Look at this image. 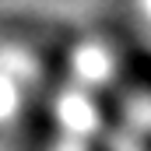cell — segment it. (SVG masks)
<instances>
[{
    "label": "cell",
    "instance_id": "obj_1",
    "mask_svg": "<svg viewBox=\"0 0 151 151\" xmlns=\"http://www.w3.org/2000/svg\"><path fill=\"white\" fill-rule=\"evenodd\" d=\"M144 151H151V137H148V141H144Z\"/></svg>",
    "mask_w": 151,
    "mask_h": 151
}]
</instances>
